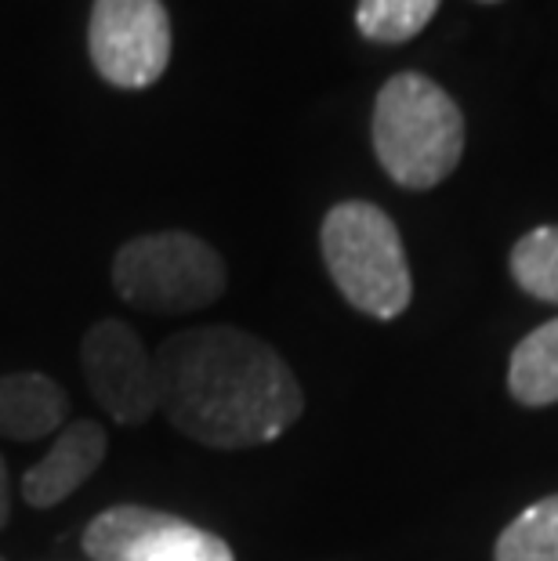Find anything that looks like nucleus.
Segmentation results:
<instances>
[{"mask_svg": "<svg viewBox=\"0 0 558 561\" xmlns=\"http://www.w3.org/2000/svg\"><path fill=\"white\" fill-rule=\"evenodd\" d=\"M69 416V396L44 374L0 377V438L37 442L55 435Z\"/></svg>", "mask_w": 558, "mask_h": 561, "instance_id": "obj_9", "label": "nucleus"}, {"mask_svg": "<svg viewBox=\"0 0 558 561\" xmlns=\"http://www.w3.org/2000/svg\"><path fill=\"white\" fill-rule=\"evenodd\" d=\"M80 366L94 402L116 424L135 427L160 413L157 363L138 341V333L121 319H102L80 341Z\"/></svg>", "mask_w": 558, "mask_h": 561, "instance_id": "obj_7", "label": "nucleus"}, {"mask_svg": "<svg viewBox=\"0 0 558 561\" xmlns=\"http://www.w3.org/2000/svg\"><path fill=\"white\" fill-rule=\"evenodd\" d=\"M8 518H11V474L4 457H0V529L8 525Z\"/></svg>", "mask_w": 558, "mask_h": 561, "instance_id": "obj_14", "label": "nucleus"}, {"mask_svg": "<svg viewBox=\"0 0 558 561\" xmlns=\"http://www.w3.org/2000/svg\"><path fill=\"white\" fill-rule=\"evenodd\" d=\"M91 62L113 88H152L171 62V19L160 0H94Z\"/></svg>", "mask_w": 558, "mask_h": 561, "instance_id": "obj_5", "label": "nucleus"}, {"mask_svg": "<svg viewBox=\"0 0 558 561\" xmlns=\"http://www.w3.org/2000/svg\"><path fill=\"white\" fill-rule=\"evenodd\" d=\"M110 453V435L99 421H73L58 432L41 463L22 474V500L30 507H55L84 485Z\"/></svg>", "mask_w": 558, "mask_h": 561, "instance_id": "obj_8", "label": "nucleus"}, {"mask_svg": "<svg viewBox=\"0 0 558 561\" xmlns=\"http://www.w3.org/2000/svg\"><path fill=\"white\" fill-rule=\"evenodd\" d=\"M319 247L330 279L352 308L371 319H396L407 312L413 279L396 221L382 207L349 199L330 207L319 229Z\"/></svg>", "mask_w": 558, "mask_h": 561, "instance_id": "obj_3", "label": "nucleus"}, {"mask_svg": "<svg viewBox=\"0 0 558 561\" xmlns=\"http://www.w3.org/2000/svg\"><path fill=\"white\" fill-rule=\"evenodd\" d=\"M512 276L529 297L558 305V225L522 236L512 250Z\"/></svg>", "mask_w": 558, "mask_h": 561, "instance_id": "obj_13", "label": "nucleus"}, {"mask_svg": "<svg viewBox=\"0 0 558 561\" xmlns=\"http://www.w3.org/2000/svg\"><path fill=\"white\" fill-rule=\"evenodd\" d=\"M493 561H558V496L537 500L497 536Z\"/></svg>", "mask_w": 558, "mask_h": 561, "instance_id": "obj_11", "label": "nucleus"}, {"mask_svg": "<svg viewBox=\"0 0 558 561\" xmlns=\"http://www.w3.org/2000/svg\"><path fill=\"white\" fill-rule=\"evenodd\" d=\"M374 152L396 185L432 188L460 163L465 116L435 80L396 73L374 102Z\"/></svg>", "mask_w": 558, "mask_h": 561, "instance_id": "obj_2", "label": "nucleus"}, {"mask_svg": "<svg viewBox=\"0 0 558 561\" xmlns=\"http://www.w3.org/2000/svg\"><path fill=\"white\" fill-rule=\"evenodd\" d=\"M113 286L141 312L189 316L215 305L229 286V276L210 243L189 232H152L116 250Z\"/></svg>", "mask_w": 558, "mask_h": 561, "instance_id": "obj_4", "label": "nucleus"}, {"mask_svg": "<svg viewBox=\"0 0 558 561\" xmlns=\"http://www.w3.org/2000/svg\"><path fill=\"white\" fill-rule=\"evenodd\" d=\"M0 561H4V558H0Z\"/></svg>", "mask_w": 558, "mask_h": 561, "instance_id": "obj_16", "label": "nucleus"}, {"mask_svg": "<svg viewBox=\"0 0 558 561\" xmlns=\"http://www.w3.org/2000/svg\"><path fill=\"white\" fill-rule=\"evenodd\" d=\"M482 4H497V0H482Z\"/></svg>", "mask_w": 558, "mask_h": 561, "instance_id": "obj_15", "label": "nucleus"}, {"mask_svg": "<svg viewBox=\"0 0 558 561\" xmlns=\"http://www.w3.org/2000/svg\"><path fill=\"white\" fill-rule=\"evenodd\" d=\"M152 363L160 413L200 446H265L298 424L305 410L294 369L247 330H178L152 352Z\"/></svg>", "mask_w": 558, "mask_h": 561, "instance_id": "obj_1", "label": "nucleus"}, {"mask_svg": "<svg viewBox=\"0 0 558 561\" xmlns=\"http://www.w3.org/2000/svg\"><path fill=\"white\" fill-rule=\"evenodd\" d=\"M80 543L91 561H236L221 536L141 504L102 511L88 522Z\"/></svg>", "mask_w": 558, "mask_h": 561, "instance_id": "obj_6", "label": "nucleus"}, {"mask_svg": "<svg viewBox=\"0 0 558 561\" xmlns=\"http://www.w3.org/2000/svg\"><path fill=\"white\" fill-rule=\"evenodd\" d=\"M508 391L522 405L558 402V319L526 333L508 366Z\"/></svg>", "mask_w": 558, "mask_h": 561, "instance_id": "obj_10", "label": "nucleus"}, {"mask_svg": "<svg viewBox=\"0 0 558 561\" xmlns=\"http://www.w3.org/2000/svg\"><path fill=\"white\" fill-rule=\"evenodd\" d=\"M443 0H360L355 26L374 44H407L435 19Z\"/></svg>", "mask_w": 558, "mask_h": 561, "instance_id": "obj_12", "label": "nucleus"}]
</instances>
